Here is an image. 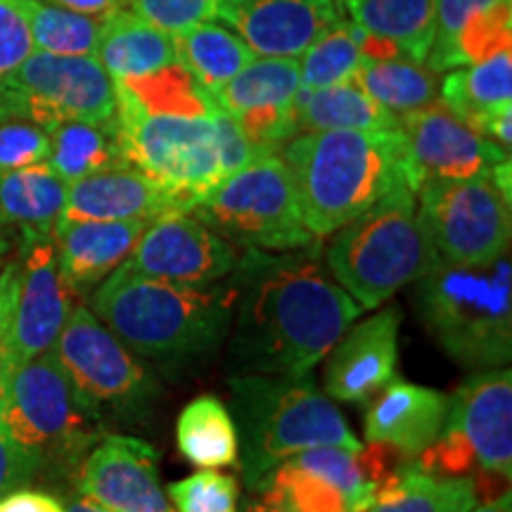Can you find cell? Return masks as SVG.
Listing matches in <instances>:
<instances>
[{"mask_svg":"<svg viewBox=\"0 0 512 512\" xmlns=\"http://www.w3.org/2000/svg\"><path fill=\"white\" fill-rule=\"evenodd\" d=\"M235 285L230 363L238 373L311 375L363 309L323 271L313 249H245Z\"/></svg>","mask_w":512,"mask_h":512,"instance_id":"1","label":"cell"},{"mask_svg":"<svg viewBox=\"0 0 512 512\" xmlns=\"http://www.w3.org/2000/svg\"><path fill=\"white\" fill-rule=\"evenodd\" d=\"M235 299L230 278L207 287L174 285L121 264L91 292L88 309L136 356L185 366L221 347Z\"/></svg>","mask_w":512,"mask_h":512,"instance_id":"2","label":"cell"},{"mask_svg":"<svg viewBox=\"0 0 512 512\" xmlns=\"http://www.w3.org/2000/svg\"><path fill=\"white\" fill-rule=\"evenodd\" d=\"M306 228L337 233L406 181L401 128L299 133L283 147Z\"/></svg>","mask_w":512,"mask_h":512,"instance_id":"3","label":"cell"},{"mask_svg":"<svg viewBox=\"0 0 512 512\" xmlns=\"http://www.w3.org/2000/svg\"><path fill=\"white\" fill-rule=\"evenodd\" d=\"M230 394L238 422V460L249 489L259 491L275 467L309 448H363L309 375L238 373L230 377Z\"/></svg>","mask_w":512,"mask_h":512,"instance_id":"4","label":"cell"},{"mask_svg":"<svg viewBox=\"0 0 512 512\" xmlns=\"http://www.w3.org/2000/svg\"><path fill=\"white\" fill-rule=\"evenodd\" d=\"M415 309L453 361L472 370L503 368L512 356L510 252L456 266L437 261L415 280Z\"/></svg>","mask_w":512,"mask_h":512,"instance_id":"5","label":"cell"},{"mask_svg":"<svg viewBox=\"0 0 512 512\" xmlns=\"http://www.w3.org/2000/svg\"><path fill=\"white\" fill-rule=\"evenodd\" d=\"M332 235L325 261L337 285L361 309H377L439 261L408 183L396 185L375 207Z\"/></svg>","mask_w":512,"mask_h":512,"instance_id":"6","label":"cell"},{"mask_svg":"<svg viewBox=\"0 0 512 512\" xmlns=\"http://www.w3.org/2000/svg\"><path fill=\"white\" fill-rule=\"evenodd\" d=\"M53 349L95 425H147L159 399V384L88 306L72 309Z\"/></svg>","mask_w":512,"mask_h":512,"instance_id":"7","label":"cell"},{"mask_svg":"<svg viewBox=\"0 0 512 512\" xmlns=\"http://www.w3.org/2000/svg\"><path fill=\"white\" fill-rule=\"evenodd\" d=\"M190 214L245 249L297 252L316 245V235L304 223L290 169L280 155L259 157L235 171Z\"/></svg>","mask_w":512,"mask_h":512,"instance_id":"8","label":"cell"},{"mask_svg":"<svg viewBox=\"0 0 512 512\" xmlns=\"http://www.w3.org/2000/svg\"><path fill=\"white\" fill-rule=\"evenodd\" d=\"M117 131L126 162L169 190L183 214L226 181L214 114H147L117 105Z\"/></svg>","mask_w":512,"mask_h":512,"instance_id":"9","label":"cell"},{"mask_svg":"<svg viewBox=\"0 0 512 512\" xmlns=\"http://www.w3.org/2000/svg\"><path fill=\"white\" fill-rule=\"evenodd\" d=\"M0 418L38 465L76 463L98 439L60 358L50 347L17 368L0 387Z\"/></svg>","mask_w":512,"mask_h":512,"instance_id":"10","label":"cell"},{"mask_svg":"<svg viewBox=\"0 0 512 512\" xmlns=\"http://www.w3.org/2000/svg\"><path fill=\"white\" fill-rule=\"evenodd\" d=\"M415 463L441 475H465L479 465L512 477V370H479L448 396L446 420Z\"/></svg>","mask_w":512,"mask_h":512,"instance_id":"11","label":"cell"},{"mask_svg":"<svg viewBox=\"0 0 512 512\" xmlns=\"http://www.w3.org/2000/svg\"><path fill=\"white\" fill-rule=\"evenodd\" d=\"M22 119L53 131L64 121L110 124L117 119L114 83L98 57L31 53L0 81V121Z\"/></svg>","mask_w":512,"mask_h":512,"instance_id":"12","label":"cell"},{"mask_svg":"<svg viewBox=\"0 0 512 512\" xmlns=\"http://www.w3.org/2000/svg\"><path fill=\"white\" fill-rule=\"evenodd\" d=\"M418 219L439 259L472 266L494 261L510 249V192L489 176L430 181L415 190Z\"/></svg>","mask_w":512,"mask_h":512,"instance_id":"13","label":"cell"},{"mask_svg":"<svg viewBox=\"0 0 512 512\" xmlns=\"http://www.w3.org/2000/svg\"><path fill=\"white\" fill-rule=\"evenodd\" d=\"M406 143V181L413 192L430 181L489 176L510 152L479 136L448 107L434 100L401 119Z\"/></svg>","mask_w":512,"mask_h":512,"instance_id":"14","label":"cell"},{"mask_svg":"<svg viewBox=\"0 0 512 512\" xmlns=\"http://www.w3.org/2000/svg\"><path fill=\"white\" fill-rule=\"evenodd\" d=\"M22 252L19 294L5 344L0 387L17 368L53 347L72 313L74 294L64 285L57 268L53 235H24Z\"/></svg>","mask_w":512,"mask_h":512,"instance_id":"15","label":"cell"},{"mask_svg":"<svg viewBox=\"0 0 512 512\" xmlns=\"http://www.w3.org/2000/svg\"><path fill=\"white\" fill-rule=\"evenodd\" d=\"M238 249L192 214H164L147 223L124 264L147 278L207 287L238 266Z\"/></svg>","mask_w":512,"mask_h":512,"instance_id":"16","label":"cell"},{"mask_svg":"<svg viewBox=\"0 0 512 512\" xmlns=\"http://www.w3.org/2000/svg\"><path fill=\"white\" fill-rule=\"evenodd\" d=\"M157 463L159 451L147 441L105 434L81 463L76 489L114 512H171Z\"/></svg>","mask_w":512,"mask_h":512,"instance_id":"17","label":"cell"},{"mask_svg":"<svg viewBox=\"0 0 512 512\" xmlns=\"http://www.w3.org/2000/svg\"><path fill=\"white\" fill-rule=\"evenodd\" d=\"M401 318L399 306H389L354 328L349 325L332 344L323 373L332 401L366 403L396 380Z\"/></svg>","mask_w":512,"mask_h":512,"instance_id":"18","label":"cell"},{"mask_svg":"<svg viewBox=\"0 0 512 512\" xmlns=\"http://www.w3.org/2000/svg\"><path fill=\"white\" fill-rule=\"evenodd\" d=\"M219 19L256 57H292L347 19L342 0H223Z\"/></svg>","mask_w":512,"mask_h":512,"instance_id":"19","label":"cell"},{"mask_svg":"<svg viewBox=\"0 0 512 512\" xmlns=\"http://www.w3.org/2000/svg\"><path fill=\"white\" fill-rule=\"evenodd\" d=\"M439 102L475 128L479 136L494 140L510 152L512 143V50L482 62L448 69L439 83Z\"/></svg>","mask_w":512,"mask_h":512,"instance_id":"20","label":"cell"},{"mask_svg":"<svg viewBox=\"0 0 512 512\" xmlns=\"http://www.w3.org/2000/svg\"><path fill=\"white\" fill-rule=\"evenodd\" d=\"M164 214L183 211L169 190L128 164L69 183L57 221H155Z\"/></svg>","mask_w":512,"mask_h":512,"instance_id":"21","label":"cell"},{"mask_svg":"<svg viewBox=\"0 0 512 512\" xmlns=\"http://www.w3.org/2000/svg\"><path fill=\"white\" fill-rule=\"evenodd\" d=\"M152 221H57V268L72 294H88L131 256Z\"/></svg>","mask_w":512,"mask_h":512,"instance_id":"22","label":"cell"},{"mask_svg":"<svg viewBox=\"0 0 512 512\" xmlns=\"http://www.w3.org/2000/svg\"><path fill=\"white\" fill-rule=\"evenodd\" d=\"M448 396L437 389L392 380L375 396L363 418V434L370 444L418 458L441 434Z\"/></svg>","mask_w":512,"mask_h":512,"instance_id":"23","label":"cell"},{"mask_svg":"<svg viewBox=\"0 0 512 512\" xmlns=\"http://www.w3.org/2000/svg\"><path fill=\"white\" fill-rule=\"evenodd\" d=\"M477 486L463 475H441L408 460L389 470L366 512H472Z\"/></svg>","mask_w":512,"mask_h":512,"instance_id":"24","label":"cell"},{"mask_svg":"<svg viewBox=\"0 0 512 512\" xmlns=\"http://www.w3.org/2000/svg\"><path fill=\"white\" fill-rule=\"evenodd\" d=\"M98 60L112 81L138 79L176 62L174 38L131 8L102 19Z\"/></svg>","mask_w":512,"mask_h":512,"instance_id":"25","label":"cell"},{"mask_svg":"<svg viewBox=\"0 0 512 512\" xmlns=\"http://www.w3.org/2000/svg\"><path fill=\"white\" fill-rule=\"evenodd\" d=\"M351 22L389 43L401 60L425 64L437 31V0H342Z\"/></svg>","mask_w":512,"mask_h":512,"instance_id":"26","label":"cell"},{"mask_svg":"<svg viewBox=\"0 0 512 512\" xmlns=\"http://www.w3.org/2000/svg\"><path fill=\"white\" fill-rule=\"evenodd\" d=\"M294 112L299 133L401 128V119L377 105L354 79L325 88H299Z\"/></svg>","mask_w":512,"mask_h":512,"instance_id":"27","label":"cell"},{"mask_svg":"<svg viewBox=\"0 0 512 512\" xmlns=\"http://www.w3.org/2000/svg\"><path fill=\"white\" fill-rule=\"evenodd\" d=\"M67 181L38 162L0 176V226H17L24 235H53L67 202Z\"/></svg>","mask_w":512,"mask_h":512,"instance_id":"28","label":"cell"},{"mask_svg":"<svg viewBox=\"0 0 512 512\" xmlns=\"http://www.w3.org/2000/svg\"><path fill=\"white\" fill-rule=\"evenodd\" d=\"M299 88V60L254 57L242 72L209 95L221 112L238 121L252 114L292 107Z\"/></svg>","mask_w":512,"mask_h":512,"instance_id":"29","label":"cell"},{"mask_svg":"<svg viewBox=\"0 0 512 512\" xmlns=\"http://www.w3.org/2000/svg\"><path fill=\"white\" fill-rule=\"evenodd\" d=\"M176 62L207 93L219 91L235 74L254 60V50L233 29L223 24L202 22L171 34Z\"/></svg>","mask_w":512,"mask_h":512,"instance_id":"30","label":"cell"},{"mask_svg":"<svg viewBox=\"0 0 512 512\" xmlns=\"http://www.w3.org/2000/svg\"><path fill=\"white\" fill-rule=\"evenodd\" d=\"M48 136L50 155L46 162L67 183L100 174V171L128 166L124 150H121L117 119L110 124L64 121Z\"/></svg>","mask_w":512,"mask_h":512,"instance_id":"31","label":"cell"},{"mask_svg":"<svg viewBox=\"0 0 512 512\" xmlns=\"http://www.w3.org/2000/svg\"><path fill=\"white\" fill-rule=\"evenodd\" d=\"M176 446L188 463L202 470L238 463V430L221 399L202 394L183 408L176 422Z\"/></svg>","mask_w":512,"mask_h":512,"instance_id":"32","label":"cell"},{"mask_svg":"<svg viewBox=\"0 0 512 512\" xmlns=\"http://www.w3.org/2000/svg\"><path fill=\"white\" fill-rule=\"evenodd\" d=\"M112 83L117 105L133 107L138 112L181 114V117H207L216 112L211 95L178 62L138 79Z\"/></svg>","mask_w":512,"mask_h":512,"instance_id":"33","label":"cell"},{"mask_svg":"<svg viewBox=\"0 0 512 512\" xmlns=\"http://www.w3.org/2000/svg\"><path fill=\"white\" fill-rule=\"evenodd\" d=\"M354 81L396 119L439 100V74L427 64L408 60L363 62Z\"/></svg>","mask_w":512,"mask_h":512,"instance_id":"34","label":"cell"},{"mask_svg":"<svg viewBox=\"0 0 512 512\" xmlns=\"http://www.w3.org/2000/svg\"><path fill=\"white\" fill-rule=\"evenodd\" d=\"M31 43L36 53L64 57H98L102 19L72 12L43 0H24Z\"/></svg>","mask_w":512,"mask_h":512,"instance_id":"35","label":"cell"},{"mask_svg":"<svg viewBox=\"0 0 512 512\" xmlns=\"http://www.w3.org/2000/svg\"><path fill=\"white\" fill-rule=\"evenodd\" d=\"M363 55L358 50L349 19L332 24L309 48L299 55V79L302 88H325L335 83L351 81L363 67Z\"/></svg>","mask_w":512,"mask_h":512,"instance_id":"36","label":"cell"},{"mask_svg":"<svg viewBox=\"0 0 512 512\" xmlns=\"http://www.w3.org/2000/svg\"><path fill=\"white\" fill-rule=\"evenodd\" d=\"M259 491L290 512H351L335 486L302 470L292 460L275 467Z\"/></svg>","mask_w":512,"mask_h":512,"instance_id":"37","label":"cell"},{"mask_svg":"<svg viewBox=\"0 0 512 512\" xmlns=\"http://www.w3.org/2000/svg\"><path fill=\"white\" fill-rule=\"evenodd\" d=\"M171 512H238V484L216 470H200L166 489Z\"/></svg>","mask_w":512,"mask_h":512,"instance_id":"38","label":"cell"},{"mask_svg":"<svg viewBox=\"0 0 512 512\" xmlns=\"http://www.w3.org/2000/svg\"><path fill=\"white\" fill-rule=\"evenodd\" d=\"M501 3H508V0H437V31H434L432 50L425 62L427 67L437 74L448 72L451 50L465 24Z\"/></svg>","mask_w":512,"mask_h":512,"instance_id":"39","label":"cell"},{"mask_svg":"<svg viewBox=\"0 0 512 512\" xmlns=\"http://www.w3.org/2000/svg\"><path fill=\"white\" fill-rule=\"evenodd\" d=\"M223 0H128V8L166 34L219 19Z\"/></svg>","mask_w":512,"mask_h":512,"instance_id":"40","label":"cell"},{"mask_svg":"<svg viewBox=\"0 0 512 512\" xmlns=\"http://www.w3.org/2000/svg\"><path fill=\"white\" fill-rule=\"evenodd\" d=\"M48 155L50 136L41 126L22 119L0 121V176L46 162Z\"/></svg>","mask_w":512,"mask_h":512,"instance_id":"41","label":"cell"},{"mask_svg":"<svg viewBox=\"0 0 512 512\" xmlns=\"http://www.w3.org/2000/svg\"><path fill=\"white\" fill-rule=\"evenodd\" d=\"M34 53L24 0H0V81Z\"/></svg>","mask_w":512,"mask_h":512,"instance_id":"42","label":"cell"},{"mask_svg":"<svg viewBox=\"0 0 512 512\" xmlns=\"http://www.w3.org/2000/svg\"><path fill=\"white\" fill-rule=\"evenodd\" d=\"M41 470L34 453H29L12 437L3 418H0V498L10 491L22 489L36 472Z\"/></svg>","mask_w":512,"mask_h":512,"instance_id":"43","label":"cell"},{"mask_svg":"<svg viewBox=\"0 0 512 512\" xmlns=\"http://www.w3.org/2000/svg\"><path fill=\"white\" fill-rule=\"evenodd\" d=\"M214 121H216V136H219V147H221L223 171H226V178H228L233 176L235 171L245 169L247 164H252L256 155L252 145L247 143L245 133L240 131V126L235 124L226 112H221L219 107H216L214 112Z\"/></svg>","mask_w":512,"mask_h":512,"instance_id":"44","label":"cell"},{"mask_svg":"<svg viewBox=\"0 0 512 512\" xmlns=\"http://www.w3.org/2000/svg\"><path fill=\"white\" fill-rule=\"evenodd\" d=\"M19 294V261H12L0 271V380H3L5 363V344H8V332L15 313Z\"/></svg>","mask_w":512,"mask_h":512,"instance_id":"45","label":"cell"},{"mask_svg":"<svg viewBox=\"0 0 512 512\" xmlns=\"http://www.w3.org/2000/svg\"><path fill=\"white\" fill-rule=\"evenodd\" d=\"M0 512H67V508L46 491L17 489L0 498Z\"/></svg>","mask_w":512,"mask_h":512,"instance_id":"46","label":"cell"},{"mask_svg":"<svg viewBox=\"0 0 512 512\" xmlns=\"http://www.w3.org/2000/svg\"><path fill=\"white\" fill-rule=\"evenodd\" d=\"M43 3L91 17H107L112 12L128 8V0H43Z\"/></svg>","mask_w":512,"mask_h":512,"instance_id":"47","label":"cell"},{"mask_svg":"<svg viewBox=\"0 0 512 512\" xmlns=\"http://www.w3.org/2000/svg\"><path fill=\"white\" fill-rule=\"evenodd\" d=\"M472 512H512V496H510V491H505V494L498 496L496 501L477 505V508L472 510Z\"/></svg>","mask_w":512,"mask_h":512,"instance_id":"48","label":"cell"},{"mask_svg":"<svg viewBox=\"0 0 512 512\" xmlns=\"http://www.w3.org/2000/svg\"><path fill=\"white\" fill-rule=\"evenodd\" d=\"M67 508V512H114V510H107L102 508V505L88 501V498H74V501H69V505H64Z\"/></svg>","mask_w":512,"mask_h":512,"instance_id":"49","label":"cell"},{"mask_svg":"<svg viewBox=\"0 0 512 512\" xmlns=\"http://www.w3.org/2000/svg\"><path fill=\"white\" fill-rule=\"evenodd\" d=\"M247 512H290L287 508H283V505H278V503H273V501H261V503H254V505H249V510Z\"/></svg>","mask_w":512,"mask_h":512,"instance_id":"50","label":"cell"},{"mask_svg":"<svg viewBox=\"0 0 512 512\" xmlns=\"http://www.w3.org/2000/svg\"><path fill=\"white\" fill-rule=\"evenodd\" d=\"M5 252H8V240H5L3 235H0V256H3Z\"/></svg>","mask_w":512,"mask_h":512,"instance_id":"51","label":"cell"}]
</instances>
